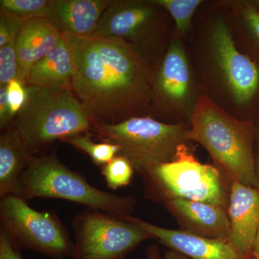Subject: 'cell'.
<instances>
[{
    "mask_svg": "<svg viewBox=\"0 0 259 259\" xmlns=\"http://www.w3.org/2000/svg\"><path fill=\"white\" fill-rule=\"evenodd\" d=\"M72 51V90L93 120L151 116L153 66L122 40L64 34Z\"/></svg>",
    "mask_w": 259,
    "mask_h": 259,
    "instance_id": "6da1fadb",
    "label": "cell"
},
{
    "mask_svg": "<svg viewBox=\"0 0 259 259\" xmlns=\"http://www.w3.org/2000/svg\"><path fill=\"white\" fill-rule=\"evenodd\" d=\"M200 71L206 96L225 110L236 111L253 100L259 90V67L242 53L233 38L228 21L211 20L200 46Z\"/></svg>",
    "mask_w": 259,
    "mask_h": 259,
    "instance_id": "7a4b0ae2",
    "label": "cell"
},
{
    "mask_svg": "<svg viewBox=\"0 0 259 259\" xmlns=\"http://www.w3.org/2000/svg\"><path fill=\"white\" fill-rule=\"evenodd\" d=\"M27 100L15 117L18 131L32 156L47 154L51 145L90 133L93 117L71 89L25 84Z\"/></svg>",
    "mask_w": 259,
    "mask_h": 259,
    "instance_id": "3957f363",
    "label": "cell"
},
{
    "mask_svg": "<svg viewBox=\"0 0 259 259\" xmlns=\"http://www.w3.org/2000/svg\"><path fill=\"white\" fill-rule=\"evenodd\" d=\"M188 138L207 150L232 182L255 188L251 130L246 122L202 95L191 119Z\"/></svg>",
    "mask_w": 259,
    "mask_h": 259,
    "instance_id": "277c9868",
    "label": "cell"
},
{
    "mask_svg": "<svg viewBox=\"0 0 259 259\" xmlns=\"http://www.w3.org/2000/svg\"><path fill=\"white\" fill-rule=\"evenodd\" d=\"M189 129L188 124L167 123L151 116H141L117 124L93 119L90 133L102 142L118 146L119 155L144 177L175 159L181 145L190 141Z\"/></svg>",
    "mask_w": 259,
    "mask_h": 259,
    "instance_id": "5b68a950",
    "label": "cell"
},
{
    "mask_svg": "<svg viewBox=\"0 0 259 259\" xmlns=\"http://www.w3.org/2000/svg\"><path fill=\"white\" fill-rule=\"evenodd\" d=\"M18 196L25 201L37 197L64 199L116 215H129L136 206L131 196L109 193L90 185L82 175L61 163L55 150L50 154L32 156Z\"/></svg>",
    "mask_w": 259,
    "mask_h": 259,
    "instance_id": "8992f818",
    "label": "cell"
},
{
    "mask_svg": "<svg viewBox=\"0 0 259 259\" xmlns=\"http://www.w3.org/2000/svg\"><path fill=\"white\" fill-rule=\"evenodd\" d=\"M173 24L153 0H112L93 36L122 40L154 67L169 46Z\"/></svg>",
    "mask_w": 259,
    "mask_h": 259,
    "instance_id": "52a82bcc",
    "label": "cell"
},
{
    "mask_svg": "<svg viewBox=\"0 0 259 259\" xmlns=\"http://www.w3.org/2000/svg\"><path fill=\"white\" fill-rule=\"evenodd\" d=\"M0 231L18 251L32 250L54 259L71 257L74 241L55 211L40 212L17 195L0 200Z\"/></svg>",
    "mask_w": 259,
    "mask_h": 259,
    "instance_id": "ba28073f",
    "label": "cell"
},
{
    "mask_svg": "<svg viewBox=\"0 0 259 259\" xmlns=\"http://www.w3.org/2000/svg\"><path fill=\"white\" fill-rule=\"evenodd\" d=\"M199 83L182 37L175 30L161 60L153 67L151 115L190 125L199 97Z\"/></svg>",
    "mask_w": 259,
    "mask_h": 259,
    "instance_id": "9c48e42d",
    "label": "cell"
},
{
    "mask_svg": "<svg viewBox=\"0 0 259 259\" xmlns=\"http://www.w3.org/2000/svg\"><path fill=\"white\" fill-rule=\"evenodd\" d=\"M148 190L163 199L182 198L221 206L228 209L230 190L216 167L200 163L187 144L176 157L144 176Z\"/></svg>",
    "mask_w": 259,
    "mask_h": 259,
    "instance_id": "30bf717a",
    "label": "cell"
},
{
    "mask_svg": "<svg viewBox=\"0 0 259 259\" xmlns=\"http://www.w3.org/2000/svg\"><path fill=\"white\" fill-rule=\"evenodd\" d=\"M74 232L72 259H124L153 237L116 214L87 209L71 221Z\"/></svg>",
    "mask_w": 259,
    "mask_h": 259,
    "instance_id": "8fae6325",
    "label": "cell"
},
{
    "mask_svg": "<svg viewBox=\"0 0 259 259\" xmlns=\"http://www.w3.org/2000/svg\"><path fill=\"white\" fill-rule=\"evenodd\" d=\"M144 229L169 250L190 259H248L242 256L229 241L210 239L182 230L168 229L131 215H119Z\"/></svg>",
    "mask_w": 259,
    "mask_h": 259,
    "instance_id": "7c38bea8",
    "label": "cell"
},
{
    "mask_svg": "<svg viewBox=\"0 0 259 259\" xmlns=\"http://www.w3.org/2000/svg\"><path fill=\"white\" fill-rule=\"evenodd\" d=\"M228 214L231 224L230 243L242 256L250 258L259 227L258 189L231 182Z\"/></svg>",
    "mask_w": 259,
    "mask_h": 259,
    "instance_id": "4fadbf2b",
    "label": "cell"
},
{
    "mask_svg": "<svg viewBox=\"0 0 259 259\" xmlns=\"http://www.w3.org/2000/svg\"><path fill=\"white\" fill-rule=\"evenodd\" d=\"M181 230L196 236L229 241L231 224L228 209L221 206L182 198L165 199Z\"/></svg>",
    "mask_w": 259,
    "mask_h": 259,
    "instance_id": "5bb4252c",
    "label": "cell"
},
{
    "mask_svg": "<svg viewBox=\"0 0 259 259\" xmlns=\"http://www.w3.org/2000/svg\"><path fill=\"white\" fill-rule=\"evenodd\" d=\"M112 0H51L48 20L61 33L93 36Z\"/></svg>",
    "mask_w": 259,
    "mask_h": 259,
    "instance_id": "9a60e30c",
    "label": "cell"
},
{
    "mask_svg": "<svg viewBox=\"0 0 259 259\" xmlns=\"http://www.w3.org/2000/svg\"><path fill=\"white\" fill-rule=\"evenodd\" d=\"M62 35L48 19L27 20L15 40L18 79L25 83L34 65L56 47Z\"/></svg>",
    "mask_w": 259,
    "mask_h": 259,
    "instance_id": "2e32d148",
    "label": "cell"
},
{
    "mask_svg": "<svg viewBox=\"0 0 259 259\" xmlns=\"http://www.w3.org/2000/svg\"><path fill=\"white\" fill-rule=\"evenodd\" d=\"M74 76L72 51L67 38L63 34L56 47L34 65L25 84L72 90Z\"/></svg>",
    "mask_w": 259,
    "mask_h": 259,
    "instance_id": "e0dca14e",
    "label": "cell"
},
{
    "mask_svg": "<svg viewBox=\"0 0 259 259\" xmlns=\"http://www.w3.org/2000/svg\"><path fill=\"white\" fill-rule=\"evenodd\" d=\"M32 155L13 126L0 136V197L18 196L20 182Z\"/></svg>",
    "mask_w": 259,
    "mask_h": 259,
    "instance_id": "ac0fdd59",
    "label": "cell"
},
{
    "mask_svg": "<svg viewBox=\"0 0 259 259\" xmlns=\"http://www.w3.org/2000/svg\"><path fill=\"white\" fill-rule=\"evenodd\" d=\"M73 147L88 154L97 166H103L119 155L120 148L110 143H96L92 139V134L85 133L65 140Z\"/></svg>",
    "mask_w": 259,
    "mask_h": 259,
    "instance_id": "d6986e66",
    "label": "cell"
},
{
    "mask_svg": "<svg viewBox=\"0 0 259 259\" xmlns=\"http://www.w3.org/2000/svg\"><path fill=\"white\" fill-rule=\"evenodd\" d=\"M168 12L175 25V30L183 37L192 28V18L203 4L202 0H153Z\"/></svg>",
    "mask_w": 259,
    "mask_h": 259,
    "instance_id": "ffe728a7",
    "label": "cell"
},
{
    "mask_svg": "<svg viewBox=\"0 0 259 259\" xmlns=\"http://www.w3.org/2000/svg\"><path fill=\"white\" fill-rule=\"evenodd\" d=\"M231 23L238 24L259 49V10L248 2H232Z\"/></svg>",
    "mask_w": 259,
    "mask_h": 259,
    "instance_id": "44dd1931",
    "label": "cell"
},
{
    "mask_svg": "<svg viewBox=\"0 0 259 259\" xmlns=\"http://www.w3.org/2000/svg\"><path fill=\"white\" fill-rule=\"evenodd\" d=\"M134 170L127 158L117 155L111 161L102 166L101 173L107 187L117 190L131 184Z\"/></svg>",
    "mask_w": 259,
    "mask_h": 259,
    "instance_id": "7402d4cb",
    "label": "cell"
},
{
    "mask_svg": "<svg viewBox=\"0 0 259 259\" xmlns=\"http://www.w3.org/2000/svg\"><path fill=\"white\" fill-rule=\"evenodd\" d=\"M51 0H1L0 11L8 12L25 19H47Z\"/></svg>",
    "mask_w": 259,
    "mask_h": 259,
    "instance_id": "603a6c76",
    "label": "cell"
},
{
    "mask_svg": "<svg viewBox=\"0 0 259 259\" xmlns=\"http://www.w3.org/2000/svg\"><path fill=\"white\" fill-rule=\"evenodd\" d=\"M18 76V58L13 41L0 48V86H7Z\"/></svg>",
    "mask_w": 259,
    "mask_h": 259,
    "instance_id": "cb8c5ba5",
    "label": "cell"
},
{
    "mask_svg": "<svg viewBox=\"0 0 259 259\" xmlns=\"http://www.w3.org/2000/svg\"><path fill=\"white\" fill-rule=\"evenodd\" d=\"M25 21L13 13L0 11V48L15 41Z\"/></svg>",
    "mask_w": 259,
    "mask_h": 259,
    "instance_id": "d4e9b609",
    "label": "cell"
},
{
    "mask_svg": "<svg viewBox=\"0 0 259 259\" xmlns=\"http://www.w3.org/2000/svg\"><path fill=\"white\" fill-rule=\"evenodd\" d=\"M8 103L13 117H16L27 100L25 84L18 79L11 80L7 85Z\"/></svg>",
    "mask_w": 259,
    "mask_h": 259,
    "instance_id": "484cf974",
    "label": "cell"
},
{
    "mask_svg": "<svg viewBox=\"0 0 259 259\" xmlns=\"http://www.w3.org/2000/svg\"><path fill=\"white\" fill-rule=\"evenodd\" d=\"M8 100L7 86H0V129L2 131L9 128L14 122Z\"/></svg>",
    "mask_w": 259,
    "mask_h": 259,
    "instance_id": "4316f807",
    "label": "cell"
},
{
    "mask_svg": "<svg viewBox=\"0 0 259 259\" xmlns=\"http://www.w3.org/2000/svg\"><path fill=\"white\" fill-rule=\"evenodd\" d=\"M0 259H23L21 252L15 249L2 231H0Z\"/></svg>",
    "mask_w": 259,
    "mask_h": 259,
    "instance_id": "83f0119b",
    "label": "cell"
},
{
    "mask_svg": "<svg viewBox=\"0 0 259 259\" xmlns=\"http://www.w3.org/2000/svg\"><path fill=\"white\" fill-rule=\"evenodd\" d=\"M162 259H190L172 250H168L162 255Z\"/></svg>",
    "mask_w": 259,
    "mask_h": 259,
    "instance_id": "f1b7e54d",
    "label": "cell"
},
{
    "mask_svg": "<svg viewBox=\"0 0 259 259\" xmlns=\"http://www.w3.org/2000/svg\"><path fill=\"white\" fill-rule=\"evenodd\" d=\"M251 257L259 259V227L255 236L254 244H253V250H252ZM250 257V258H251Z\"/></svg>",
    "mask_w": 259,
    "mask_h": 259,
    "instance_id": "f546056e",
    "label": "cell"
},
{
    "mask_svg": "<svg viewBox=\"0 0 259 259\" xmlns=\"http://www.w3.org/2000/svg\"><path fill=\"white\" fill-rule=\"evenodd\" d=\"M255 182H256V185L255 188L258 189L259 190V151L258 158L255 160Z\"/></svg>",
    "mask_w": 259,
    "mask_h": 259,
    "instance_id": "4dcf8cb0",
    "label": "cell"
},
{
    "mask_svg": "<svg viewBox=\"0 0 259 259\" xmlns=\"http://www.w3.org/2000/svg\"><path fill=\"white\" fill-rule=\"evenodd\" d=\"M248 259H258V258H253V257H251V258H249Z\"/></svg>",
    "mask_w": 259,
    "mask_h": 259,
    "instance_id": "1f68e13d",
    "label": "cell"
},
{
    "mask_svg": "<svg viewBox=\"0 0 259 259\" xmlns=\"http://www.w3.org/2000/svg\"><path fill=\"white\" fill-rule=\"evenodd\" d=\"M151 247H158V246H151ZM149 248H151V247H149ZM158 248H159V247H158Z\"/></svg>",
    "mask_w": 259,
    "mask_h": 259,
    "instance_id": "d6a6232c",
    "label": "cell"
}]
</instances>
